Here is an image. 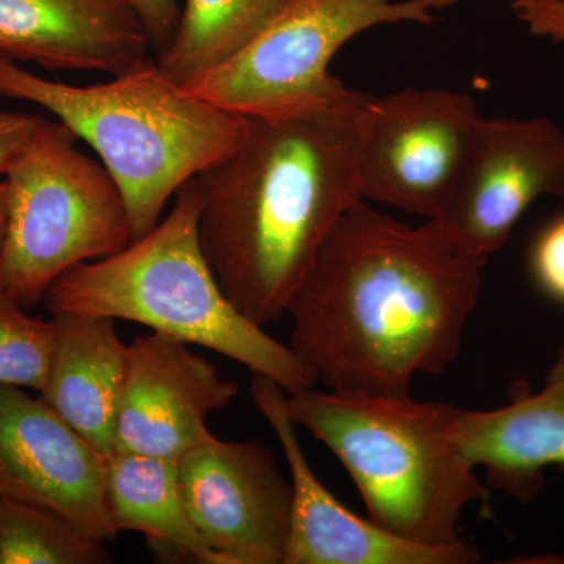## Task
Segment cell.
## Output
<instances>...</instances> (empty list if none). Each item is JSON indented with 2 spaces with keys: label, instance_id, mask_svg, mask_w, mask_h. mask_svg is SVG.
<instances>
[{
  "label": "cell",
  "instance_id": "obj_1",
  "mask_svg": "<svg viewBox=\"0 0 564 564\" xmlns=\"http://www.w3.org/2000/svg\"><path fill=\"white\" fill-rule=\"evenodd\" d=\"M488 261L440 221L411 226L356 203L289 303V347L326 389L408 395L417 375L458 358Z\"/></svg>",
  "mask_w": 564,
  "mask_h": 564
},
{
  "label": "cell",
  "instance_id": "obj_2",
  "mask_svg": "<svg viewBox=\"0 0 564 564\" xmlns=\"http://www.w3.org/2000/svg\"><path fill=\"white\" fill-rule=\"evenodd\" d=\"M369 98L347 88L306 109L250 115L237 147L195 177L204 254L251 322L288 313L328 234L364 202L359 128Z\"/></svg>",
  "mask_w": 564,
  "mask_h": 564
},
{
  "label": "cell",
  "instance_id": "obj_3",
  "mask_svg": "<svg viewBox=\"0 0 564 564\" xmlns=\"http://www.w3.org/2000/svg\"><path fill=\"white\" fill-rule=\"evenodd\" d=\"M0 96L43 107L90 144L120 188L132 240L158 226L188 181L237 147L247 124L152 61L101 84L70 85L0 55Z\"/></svg>",
  "mask_w": 564,
  "mask_h": 564
},
{
  "label": "cell",
  "instance_id": "obj_4",
  "mask_svg": "<svg viewBox=\"0 0 564 564\" xmlns=\"http://www.w3.org/2000/svg\"><path fill=\"white\" fill-rule=\"evenodd\" d=\"M202 204L196 180L188 181L152 231L62 274L44 295L47 311L140 323L242 364L288 393L314 388L317 378L292 348L226 296L199 242Z\"/></svg>",
  "mask_w": 564,
  "mask_h": 564
},
{
  "label": "cell",
  "instance_id": "obj_5",
  "mask_svg": "<svg viewBox=\"0 0 564 564\" xmlns=\"http://www.w3.org/2000/svg\"><path fill=\"white\" fill-rule=\"evenodd\" d=\"M455 406L408 395L314 388L285 392V411L333 452L355 481L367 518L429 547L464 543V510L488 492L452 437Z\"/></svg>",
  "mask_w": 564,
  "mask_h": 564
},
{
  "label": "cell",
  "instance_id": "obj_6",
  "mask_svg": "<svg viewBox=\"0 0 564 564\" xmlns=\"http://www.w3.org/2000/svg\"><path fill=\"white\" fill-rule=\"evenodd\" d=\"M62 122L44 120L6 174L9 220L0 254V291L25 310L82 263L132 242L128 209L102 163L76 148Z\"/></svg>",
  "mask_w": 564,
  "mask_h": 564
},
{
  "label": "cell",
  "instance_id": "obj_7",
  "mask_svg": "<svg viewBox=\"0 0 564 564\" xmlns=\"http://www.w3.org/2000/svg\"><path fill=\"white\" fill-rule=\"evenodd\" d=\"M456 0H293L229 61L184 85L231 113L274 115L343 95L329 73L334 55L375 25L432 24Z\"/></svg>",
  "mask_w": 564,
  "mask_h": 564
},
{
  "label": "cell",
  "instance_id": "obj_8",
  "mask_svg": "<svg viewBox=\"0 0 564 564\" xmlns=\"http://www.w3.org/2000/svg\"><path fill=\"white\" fill-rule=\"evenodd\" d=\"M480 120L477 104L464 93L370 96L359 128L364 202L440 220L469 161Z\"/></svg>",
  "mask_w": 564,
  "mask_h": 564
},
{
  "label": "cell",
  "instance_id": "obj_9",
  "mask_svg": "<svg viewBox=\"0 0 564 564\" xmlns=\"http://www.w3.org/2000/svg\"><path fill=\"white\" fill-rule=\"evenodd\" d=\"M564 198V132L544 117L481 118L441 225L464 250L491 258L541 196Z\"/></svg>",
  "mask_w": 564,
  "mask_h": 564
},
{
  "label": "cell",
  "instance_id": "obj_10",
  "mask_svg": "<svg viewBox=\"0 0 564 564\" xmlns=\"http://www.w3.org/2000/svg\"><path fill=\"white\" fill-rule=\"evenodd\" d=\"M177 467L192 522L225 564H284L292 484L269 448L212 436Z\"/></svg>",
  "mask_w": 564,
  "mask_h": 564
},
{
  "label": "cell",
  "instance_id": "obj_11",
  "mask_svg": "<svg viewBox=\"0 0 564 564\" xmlns=\"http://www.w3.org/2000/svg\"><path fill=\"white\" fill-rule=\"evenodd\" d=\"M107 462L43 397L0 388V497L55 511L96 540H115Z\"/></svg>",
  "mask_w": 564,
  "mask_h": 564
},
{
  "label": "cell",
  "instance_id": "obj_12",
  "mask_svg": "<svg viewBox=\"0 0 564 564\" xmlns=\"http://www.w3.org/2000/svg\"><path fill=\"white\" fill-rule=\"evenodd\" d=\"M237 395L239 386L188 344L154 332L135 337L128 345L113 454L180 462L214 436L207 417Z\"/></svg>",
  "mask_w": 564,
  "mask_h": 564
},
{
  "label": "cell",
  "instance_id": "obj_13",
  "mask_svg": "<svg viewBox=\"0 0 564 564\" xmlns=\"http://www.w3.org/2000/svg\"><path fill=\"white\" fill-rule=\"evenodd\" d=\"M250 392L291 469L292 513L284 564H470L480 560L478 549L466 541L452 547L410 543L352 513L310 466L296 425L285 411L284 389L272 378L251 373Z\"/></svg>",
  "mask_w": 564,
  "mask_h": 564
},
{
  "label": "cell",
  "instance_id": "obj_14",
  "mask_svg": "<svg viewBox=\"0 0 564 564\" xmlns=\"http://www.w3.org/2000/svg\"><path fill=\"white\" fill-rule=\"evenodd\" d=\"M132 0H0V55L115 77L151 62Z\"/></svg>",
  "mask_w": 564,
  "mask_h": 564
},
{
  "label": "cell",
  "instance_id": "obj_15",
  "mask_svg": "<svg viewBox=\"0 0 564 564\" xmlns=\"http://www.w3.org/2000/svg\"><path fill=\"white\" fill-rule=\"evenodd\" d=\"M452 437L464 458L485 470L488 488L532 502L549 467L564 473V343L543 389L516 384L511 402L492 410L455 406Z\"/></svg>",
  "mask_w": 564,
  "mask_h": 564
},
{
  "label": "cell",
  "instance_id": "obj_16",
  "mask_svg": "<svg viewBox=\"0 0 564 564\" xmlns=\"http://www.w3.org/2000/svg\"><path fill=\"white\" fill-rule=\"evenodd\" d=\"M55 348L40 395L102 455L113 454L115 425L124 386L128 345L113 318L51 314Z\"/></svg>",
  "mask_w": 564,
  "mask_h": 564
},
{
  "label": "cell",
  "instance_id": "obj_17",
  "mask_svg": "<svg viewBox=\"0 0 564 564\" xmlns=\"http://www.w3.org/2000/svg\"><path fill=\"white\" fill-rule=\"evenodd\" d=\"M107 500L120 532H139L169 556L199 564H225L196 530L173 459L115 452L107 462Z\"/></svg>",
  "mask_w": 564,
  "mask_h": 564
},
{
  "label": "cell",
  "instance_id": "obj_18",
  "mask_svg": "<svg viewBox=\"0 0 564 564\" xmlns=\"http://www.w3.org/2000/svg\"><path fill=\"white\" fill-rule=\"evenodd\" d=\"M293 0H185L172 43L159 68L188 85L247 46Z\"/></svg>",
  "mask_w": 564,
  "mask_h": 564
},
{
  "label": "cell",
  "instance_id": "obj_19",
  "mask_svg": "<svg viewBox=\"0 0 564 564\" xmlns=\"http://www.w3.org/2000/svg\"><path fill=\"white\" fill-rule=\"evenodd\" d=\"M104 541L39 505L0 497V564H107Z\"/></svg>",
  "mask_w": 564,
  "mask_h": 564
},
{
  "label": "cell",
  "instance_id": "obj_20",
  "mask_svg": "<svg viewBox=\"0 0 564 564\" xmlns=\"http://www.w3.org/2000/svg\"><path fill=\"white\" fill-rule=\"evenodd\" d=\"M54 348V321L31 317L20 302L0 291V388L43 391Z\"/></svg>",
  "mask_w": 564,
  "mask_h": 564
},
{
  "label": "cell",
  "instance_id": "obj_21",
  "mask_svg": "<svg viewBox=\"0 0 564 564\" xmlns=\"http://www.w3.org/2000/svg\"><path fill=\"white\" fill-rule=\"evenodd\" d=\"M529 270L536 288L564 306V214L545 223L534 237Z\"/></svg>",
  "mask_w": 564,
  "mask_h": 564
},
{
  "label": "cell",
  "instance_id": "obj_22",
  "mask_svg": "<svg viewBox=\"0 0 564 564\" xmlns=\"http://www.w3.org/2000/svg\"><path fill=\"white\" fill-rule=\"evenodd\" d=\"M43 118L21 111H0V180L28 150Z\"/></svg>",
  "mask_w": 564,
  "mask_h": 564
},
{
  "label": "cell",
  "instance_id": "obj_23",
  "mask_svg": "<svg viewBox=\"0 0 564 564\" xmlns=\"http://www.w3.org/2000/svg\"><path fill=\"white\" fill-rule=\"evenodd\" d=\"M511 10L533 36L564 43V0H513Z\"/></svg>",
  "mask_w": 564,
  "mask_h": 564
},
{
  "label": "cell",
  "instance_id": "obj_24",
  "mask_svg": "<svg viewBox=\"0 0 564 564\" xmlns=\"http://www.w3.org/2000/svg\"><path fill=\"white\" fill-rule=\"evenodd\" d=\"M132 3L150 36L152 51L162 54L172 43L180 24L181 9L177 0H132Z\"/></svg>",
  "mask_w": 564,
  "mask_h": 564
},
{
  "label": "cell",
  "instance_id": "obj_25",
  "mask_svg": "<svg viewBox=\"0 0 564 564\" xmlns=\"http://www.w3.org/2000/svg\"><path fill=\"white\" fill-rule=\"evenodd\" d=\"M7 220H9V198H7V182L0 180V254L6 242Z\"/></svg>",
  "mask_w": 564,
  "mask_h": 564
}]
</instances>
